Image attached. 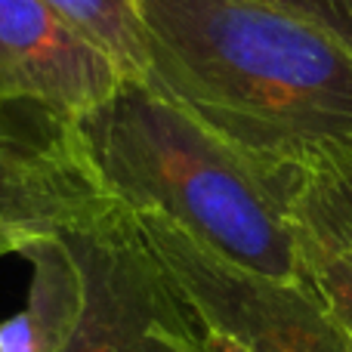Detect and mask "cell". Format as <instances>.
I'll return each mask as SVG.
<instances>
[{"instance_id":"6da1fadb","label":"cell","mask_w":352,"mask_h":352,"mask_svg":"<svg viewBox=\"0 0 352 352\" xmlns=\"http://www.w3.org/2000/svg\"><path fill=\"white\" fill-rule=\"evenodd\" d=\"M146 84L254 164L291 176L352 140V50L248 0H136Z\"/></svg>"},{"instance_id":"7a4b0ae2","label":"cell","mask_w":352,"mask_h":352,"mask_svg":"<svg viewBox=\"0 0 352 352\" xmlns=\"http://www.w3.org/2000/svg\"><path fill=\"white\" fill-rule=\"evenodd\" d=\"M72 152L109 198L148 210L223 260L278 281H303L287 219L291 176L198 124L146 80H124L102 105L68 121Z\"/></svg>"},{"instance_id":"3957f363","label":"cell","mask_w":352,"mask_h":352,"mask_svg":"<svg viewBox=\"0 0 352 352\" xmlns=\"http://www.w3.org/2000/svg\"><path fill=\"white\" fill-rule=\"evenodd\" d=\"M130 213L201 331H217L248 352H352L346 328L306 278L278 281L248 272L170 219Z\"/></svg>"},{"instance_id":"277c9868","label":"cell","mask_w":352,"mask_h":352,"mask_svg":"<svg viewBox=\"0 0 352 352\" xmlns=\"http://www.w3.org/2000/svg\"><path fill=\"white\" fill-rule=\"evenodd\" d=\"M62 238L80 303L59 352H182L201 331L127 207L111 204Z\"/></svg>"},{"instance_id":"5b68a950","label":"cell","mask_w":352,"mask_h":352,"mask_svg":"<svg viewBox=\"0 0 352 352\" xmlns=\"http://www.w3.org/2000/svg\"><path fill=\"white\" fill-rule=\"evenodd\" d=\"M102 47L41 0H0V102L74 121L124 84Z\"/></svg>"},{"instance_id":"8992f818","label":"cell","mask_w":352,"mask_h":352,"mask_svg":"<svg viewBox=\"0 0 352 352\" xmlns=\"http://www.w3.org/2000/svg\"><path fill=\"white\" fill-rule=\"evenodd\" d=\"M118 204L78 155L0 152V256L53 238Z\"/></svg>"},{"instance_id":"52a82bcc","label":"cell","mask_w":352,"mask_h":352,"mask_svg":"<svg viewBox=\"0 0 352 352\" xmlns=\"http://www.w3.org/2000/svg\"><path fill=\"white\" fill-rule=\"evenodd\" d=\"M19 256L31 266L28 300L0 322V352H59L80 303L78 269L65 238H41Z\"/></svg>"},{"instance_id":"ba28073f","label":"cell","mask_w":352,"mask_h":352,"mask_svg":"<svg viewBox=\"0 0 352 352\" xmlns=\"http://www.w3.org/2000/svg\"><path fill=\"white\" fill-rule=\"evenodd\" d=\"M285 207L300 238L352 256V140L312 152L294 170Z\"/></svg>"},{"instance_id":"9c48e42d","label":"cell","mask_w":352,"mask_h":352,"mask_svg":"<svg viewBox=\"0 0 352 352\" xmlns=\"http://www.w3.org/2000/svg\"><path fill=\"white\" fill-rule=\"evenodd\" d=\"M72 28L102 47L127 80H146L148 53L136 0H41Z\"/></svg>"},{"instance_id":"30bf717a","label":"cell","mask_w":352,"mask_h":352,"mask_svg":"<svg viewBox=\"0 0 352 352\" xmlns=\"http://www.w3.org/2000/svg\"><path fill=\"white\" fill-rule=\"evenodd\" d=\"M68 148H72V136L65 118L37 105L0 102V152L53 155Z\"/></svg>"},{"instance_id":"8fae6325","label":"cell","mask_w":352,"mask_h":352,"mask_svg":"<svg viewBox=\"0 0 352 352\" xmlns=\"http://www.w3.org/2000/svg\"><path fill=\"white\" fill-rule=\"evenodd\" d=\"M297 235V232H294ZM303 278L318 291V297L328 303V309L337 316V322L352 337V256L334 254L309 238L297 235Z\"/></svg>"},{"instance_id":"7c38bea8","label":"cell","mask_w":352,"mask_h":352,"mask_svg":"<svg viewBox=\"0 0 352 352\" xmlns=\"http://www.w3.org/2000/svg\"><path fill=\"white\" fill-rule=\"evenodd\" d=\"M248 3H260L285 16L303 19L352 50V0H248Z\"/></svg>"},{"instance_id":"4fadbf2b","label":"cell","mask_w":352,"mask_h":352,"mask_svg":"<svg viewBox=\"0 0 352 352\" xmlns=\"http://www.w3.org/2000/svg\"><path fill=\"white\" fill-rule=\"evenodd\" d=\"M204 340L210 343V349H213V352H248V349L241 346V343L229 340V337L217 334V331H204Z\"/></svg>"},{"instance_id":"5bb4252c","label":"cell","mask_w":352,"mask_h":352,"mask_svg":"<svg viewBox=\"0 0 352 352\" xmlns=\"http://www.w3.org/2000/svg\"><path fill=\"white\" fill-rule=\"evenodd\" d=\"M182 352H213L210 343L204 340V331H198V334H188L186 340H182Z\"/></svg>"}]
</instances>
